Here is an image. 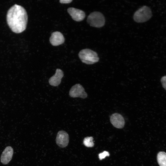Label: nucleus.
Segmentation results:
<instances>
[{
    "label": "nucleus",
    "instance_id": "1",
    "mask_svg": "<svg viewBox=\"0 0 166 166\" xmlns=\"http://www.w3.org/2000/svg\"><path fill=\"white\" fill-rule=\"evenodd\" d=\"M6 20L13 32L16 33H22L26 30L27 23L26 11L22 6L15 4L8 10Z\"/></svg>",
    "mask_w": 166,
    "mask_h": 166
},
{
    "label": "nucleus",
    "instance_id": "2",
    "mask_svg": "<svg viewBox=\"0 0 166 166\" xmlns=\"http://www.w3.org/2000/svg\"><path fill=\"white\" fill-rule=\"evenodd\" d=\"M78 56L82 62L87 64H92L99 60L97 53L88 49L81 50L79 53Z\"/></svg>",
    "mask_w": 166,
    "mask_h": 166
},
{
    "label": "nucleus",
    "instance_id": "3",
    "mask_svg": "<svg viewBox=\"0 0 166 166\" xmlns=\"http://www.w3.org/2000/svg\"><path fill=\"white\" fill-rule=\"evenodd\" d=\"M152 16L150 9L147 6H144L135 12L133 15V19L137 22H143L148 20Z\"/></svg>",
    "mask_w": 166,
    "mask_h": 166
},
{
    "label": "nucleus",
    "instance_id": "4",
    "mask_svg": "<svg viewBox=\"0 0 166 166\" xmlns=\"http://www.w3.org/2000/svg\"><path fill=\"white\" fill-rule=\"evenodd\" d=\"M87 22L91 26L99 28L104 26L105 20L101 13L95 11L89 14L87 18Z\"/></svg>",
    "mask_w": 166,
    "mask_h": 166
},
{
    "label": "nucleus",
    "instance_id": "5",
    "mask_svg": "<svg viewBox=\"0 0 166 166\" xmlns=\"http://www.w3.org/2000/svg\"><path fill=\"white\" fill-rule=\"evenodd\" d=\"M69 96L72 97H79L85 98L87 94L85 92L83 87L79 84H77L73 86L69 92Z\"/></svg>",
    "mask_w": 166,
    "mask_h": 166
},
{
    "label": "nucleus",
    "instance_id": "6",
    "mask_svg": "<svg viewBox=\"0 0 166 166\" xmlns=\"http://www.w3.org/2000/svg\"><path fill=\"white\" fill-rule=\"evenodd\" d=\"M69 142V136L65 131H59L56 138V142L57 145L61 148L66 147Z\"/></svg>",
    "mask_w": 166,
    "mask_h": 166
},
{
    "label": "nucleus",
    "instance_id": "7",
    "mask_svg": "<svg viewBox=\"0 0 166 166\" xmlns=\"http://www.w3.org/2000/svg\"><path fill=\"white\" fill-rule=\"evenodd\" d=\"M67 11L74 21L80 22L83 20L85 17V13L83 11L73 7L68 9Z\"/></svg>",
    "mask_w": 166,
    "mask_h": 166
},
{
    "label": "nucleus",
    "instance_id": "8",
    "mask_svg": "<svg viewBox=\"0 0 166 166\" xmlns=\"http://www.w3.org/2000/svg\"><path fill=\"white\" fill-rule=\"evenodd\" d=\"M110 121L112 125L115 127L121 128L125 124V121L123 116L120 114L116 113L112 114L110 117Z\"/></svg>",
    "mask_w": 166,
    "mask_h": 166
},
{
    "label": "nucleus",
    "instance_id": "9",
    "mask_svg": "<svg viewBox=\"0 0 166 166\" xmlns=\"http://www.w3.org/2000/svg\"><path fill=\"white\" fill-rule=\"evenodd\" d=\"M49 41L53 46H58L63 44L65 41L64 37L62 33L59 31H55L51 34Z\"/></svg>",
    "mask_w": 166,
    "mask_h": 166
},
{
    "label": "nucleus",
    "instance_id": "10",
    "mask_svg": "<svg viewBox=\"0 0 166 166\" xmlns=\"http://www.w3.org/2000/svg\"><path fill=\"white\" fill-rule=\"evenodd\" d=\"M64 76L63 71L61 69H56L55 74L50 78L49 80V84L53 86H57L61 82V80Z\"/></svg>",
    "mask_w": 166,
    "mask_h": 166
},
{
    "label": "nucleus",
    "instance_id": "11",
    "mask_svg": "<svg viewBox=\"0 0 166 166\" xmlns=\"http://www.w3.org/2000/svg\"><path fill=\"white\" fill-rule=\"evenodd\" d=\"M13 153V148L10 146L7 147L3 152L1 157V161L3 164H8L12 158Z\"/></svg>",
    "mask_w": 166,
    "mask_h": 166
},
{
    "label": "nucleus",
    "instance_id": "12",
    "mask_svg": "<svg viewBox=\"0 0 166 166\" xmlns=\"http://www.w3.org/2000/svg\"><path fill=\"white\" fill-rule=\"evenodd\" d=\"M157 161L160 166H166V153L160 152L157 154Z\"/></svg>",
    "mask_w": 166,
    "mask_h": 166
},
{
    "label": "nucleus",
    "instance_id": "13",
    "mask_svg": "<svg viewBox=\"0 0 166 166\" xmlns=\"http://www.w3.org/2000/svg\"><path fill=\"white\" fill-rule=\"evenodd\" d=\"M93 140V137L91 136L85 137L83 140V144L87 147H93L94 145Z\"/></svg>",
    "mask_w": 166,
    "mask_h": 166
},
{
    "label": "nucleus",
    "instance_id": "14",
    "mask_svg": "<svg viewBox=\"0 0 166 166\" xmlns=\"http://www.w3.org/2000/svg\"><path fill=\"white\" fill-rule=\"evenodd\" d=\"M109 152L106 151H104L102 153H100L99 154V157L100 160L105 158L107 156H109Z\"/></svg>",
    "mask_w": 166,
    "mask_h": 166
},
{
    "label": "nucleus",
    "instance_id": "15",
    "mask_svg": "<svg viewBox=\"0 0 166 166\" xmlns=\"http://www.w3.org/2000/svg\"><path fill=\"white\" fill-rule=\"evenodd\" d=\"M163 87L166 90V76L163 77L161 80Z\"/></svg>",
    "mask_w": 166,
    "mask_h": 166
},
{
    "label": "nucleus",
    "instance_id": "16",
    "mask_svg": "<svg viewBox=\"0 0 166 166\" xmlns=\"http://www.w3.org/2000/svg\"><path fill=\"white\" fill-rule=\"evenodd\" d=\"M72 1V0H61L59 1V2L61 3L68 4L70 3Z\"/></svg>",
    "mask_w": 166,
    "mask_h": 166
}]
</instances>
